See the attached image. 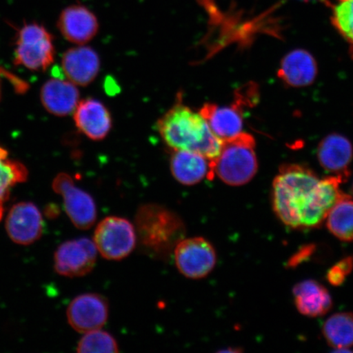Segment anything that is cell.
<instances>
[{
  "instance_id": "30bf717a",
  "label": "cell",
  "mask_w": 353,
  "mask_h": 353,
  "mask_svg": "<svg viewBox=\"0 0 353 353\" xmlns=\"http://www.w3.org/2000/svg\"><path fill=\"white\" fill-rule=\"evenodd\" d=\"M108 316V300L98 294L79 295L70 302L66 311L70 325L77 332L83 334L103 328Z\"/></svg>"
},
{
  "instance_id": "603a6c76",
  "label": "cell",
  "mask_w": 353,
  "mask_h": 353,
  "mask_svg": "<svg viewBox=\"0 0 353 353\" xmlns=\"http://www.w3.org/2000/svg\"><path fill=\"white\" fill-rule=\"evenodd\" d=\"M322 332L330 347L347 350L353 346V313L339 312L330 316Z\"/></svg>"
},
{
  "instance_id": "5b68a950",
  "label": "cell",
  "mask_w": 353,
  "mask_h": 353,
  "mask_svg": "<svg viewBox=\"0 0 353 353\" xmlns=\"http://www.w3.org/2000/svg\"><path fill=\"white\" fill-rule=\"evenodd\" d=\"M55 50L52 34L37 23L26 24L17 34L14 63L29 70H46L54 63Z\"/></svg>"
},
{
  "instance_id": "8fae6325",
  "label": "cell",
  "mask_w": 353,
  "mask_h": 353,
  "mask_svg": "<svg viewBox=\"0 0 353 353\" xmlns=\"http://www.w3.org/2000/svg\"><path fill=\"white\" fill-rule=\"evenodd\" d=\"M6 231L10 239L17 244H33L41 238L43 232L41 211L32 203H17L8 212Z\"/></svg>"
},
{
  "instance_id": "ac0fdd59",
  "label": "cell",
  "mask_w": 353,
  "mask_h": 353,
  "mask_svg": "<svg viewBox=\"0 0 353 353\" xmlns=\"http://www.w3.org/2000/svg\"><path fill=\"white\" fill-rule=\"evenodd\" d=\"M317 74L314 57L306 50H295L282 59L278 77L285 85L294 88L311 85Z\"/></svg>"
},
{
  "instance_id": "d6986e66",
  "label": "cell",
  "mask_w": 353,
  "mask_h": 353,
  "mask_svg": "<svg viewBox=\"0 0 353 353\" xmlns=\"http://www.w3.org/2000/svg\"><path fill=\"white\" fill-rule=\"evenodd\" d=\"M174 178L181 184L192 186L205 178H213L210 161L202 154L186 150H174L170 160Z\"/></svg>"
},
{
  "instance_id": "6da1fadb",
  "label": "cell",
  "mask_w": 353,
  "mask_h": 353,
  "mask_svg": "<svg viewBox=\"0 0 353 353\" xmlns=\"http://www.w3.org/2000/svg\"><path fill=\"white\" fill-rule=\"evenodd\" d=\"M343 182L336 176L321 179L306 166L282 165L272 183L273 209L287 227L319 228L335 203L345 195L341 189Z\"/></svg>"
},
{
  "instance_id": "277c9868",
  "label": "cell",
  "mask_w": 353,
  "mask_h": 353,
  "mask_svg": "<svg viewBox=\"0 0 353 353\" xmlns=\"http://www.w3.org/2000/svg\"><path fill=\"white\" fill-rule=\"evenodd\" d=\"M222 142L220 153L211 164L212 176L217 175L224 183L234 187L250 182L258 171L254 137L242 131Z\"/></svg>"
},
{
  "instance_id": "7402d4cb",
  "label": "cell",
  "mask_w": 353,
  "mask_h": 353,
  "mask_svg": "<svg viewBox=\"0 0 353 353\" xmlns=\"http://www.w3.org/2000/svg\"><path fill=\"white\" fill-rule=\"evenodd\" d=\"M329 231L342 241H353V199L344 195L335 203L325 219Z\"/></svg>"
},
{
  "instance_id": "83f0119b",
  "label": "cell",
  "mask_w": 353,
  "mask_h": 353,
  "mask_svg": "<svg viewBox=\"0 0 353 353\" xmlns=\"http://www.w3.org/2000/svg\"><path fill=\"white\" fill-rule=\"evenodd\" d=\"M352 192H353V185H352Z\"/></svg>"
},
{
  "instance_id": "7a4b0ae2",
  "label": "cell",
  "mask_w": 353,
  "mask_h": 353,
  "mask_svg": "<svg viewBox=\"0 0 353 353\" xmlns=\"http://www.w3.org/2000/svg\"><path fill=\"white\" fill-rule=\"evenodd\" d=\"M164 142L173 150H186L202 154L212 163L218 157L223 142L200 112H193L181 101L157 122Z\"/></svg>"
},
{
  "instance_id": "ffe728a7",
  "label": "cell",
  "mask_w": 353,
  "mask_h": 353,
  "mask_svg": "<svg viewBox=\"0 0 353 353\" xmlns=\"http://www.w3.org/2000/svg\"><path fill=\"white\" fill-rule=\"evenodd\" d=\"M293 294L295 306L304 316H324L333 305L328 290L316 281L299 282L294 287Z\"/></svg>"
},
{
  "instance_id": "5bb4252c",
  "label": "cell",
  "mask_w": 353,
  "mask_h": 353,
  "mask_svg": "<svg viewBox=\"0 0 353 353\" xmlns=\"http://www.w3.org/2000/svg\"><path fill=\"white\" fill-rule=\"evenodd\" d=\"M74 121L82 134L96 141L105 139L112 125L108 108L94 99L79 101L74 112Z\"/></svg>"
},
{
  "instance_id": "d4e9b609",
  "label": "cell",
  "mask_w": 353,
  "mask_h": 353,
  "mask_svg": "<svg viewBox=\"0 0 353 353\" xmlns=\"http://www.w3.org/2000/svg\"><path fill=\"white\" fill-rule=\"evenodd\" d=\"M77 352L81 353H112L119 352V345L112 334L96 330L85 333L78 343Z\"/></svg>"
},
{
  "instance_id": "7c38bea8",
  "label": "cell",
  "mask_w": 353,
  "mask_h": 353,
  "mask_svg": "<svg viewBox=\"0 0 353 353\" xmlns=\"http://www.w3.org/2000/svg\"><path fill=\"white\" fill-rule=\"evenodd\" d=\"M57 28L68 41L83 46L96 37L99 24L96 16L88 8L74 4L61 12Z\"/></svg>"
},
{
  "instance_id": "3957f363",
  "label": "cell",
  "mask_w": 353,
  "mask_h": 353,
  "mask_svg": "<svg viewBox=\"0 0 353 353\" xmlns=\"http://www.w3.org/2000/svg\"><path fill=\"white\" fill-rule=\"evenodd\" d=\"M137 241L145 254L165 260L184 239L186 227L173 210L157 204L139 207L135 216Z\"/></svg>"
},
{
  "instance_id": "ba28073f",
  "label": "cell",
  "mask_w": 353,
  "mask_h": 353,
  "mask_svg": "<svg viewBox=\"0 0 353 353\" xmlns=\"http://www.w3.org/2000/svg\"><path fill=\"white\" fill-rule=\"evenodd\" d=\"M52 189L63 199L66 214L78 229L88 230L97 220L94 199L76 186L72 176L61 173L52 181Z\"/></svg>"
},
{
  "instance_id": "cb8c5ba5",
  "label": "cell",
  "mask_w": 353,
  "mask_h": 353,
  "mask_svg": "<svg viewBox=\"0 0 353 353\" xmlns=\"http://www.w3.org/2000/svg\"><path fill=\"white\" fill-rule=\"evenodd\" d=\"M331 22L350 46L353 59V0H337L332 4Z\"/></svg>"
},
{
  "instance_id": "44dd1931",
  "label": "cell",
  "mask_w": 353,
  "mask_h": 353,
  "mask_svg": "<svg viewBox=\"0 0 353 353\" xmlns=\"http://www.w3.org/2000/svg\"><path fill=\"white\" fill-rule=\"evenodd\" d=\"M28 170L19 161L13 160L10 153L0 145V221L4 214V204L10 199L11 190L17 184L25 183Z\"/></svg>"
},
{
  "instance_id": "4fadbf2b",
  "label": "cell",
  "mask_w": 353,
  "mask_h": 353,
  "mask_svg": "<svg viewBox=\"0 0 353 353\" xmlns=\"http://www.w3.org/2000/svg\"><path fill=\"white\" fill-rule=\"evenodd\" d=\"M320 165L331 176H336L346 182L350 176L353 159L352 143L345 137L332 134L321 140L317 148Z\"/></svg>"
},
{
  "instance_id": "484cf974",
  "label": "cell",
  "mask_w": 353,
  "mask_h": 353,
  "mask_svg": "<svg viewBox=\"0 0 353 353\" xmlns=\"http://www.w3.org/2000/svg\"><path fill=\"white\" fill-rule=\"evenodd\" d=\"M353 269V256L343 259L330 269L327 273V280L331 285L339 286L343 283Z\"/></svg>"
},
{
  "instance_id": "8992f818",
  "label": "cell",
  "mask_w": 353,
  "mask_h": 353,
  "mask_svg": "<svg viewBox=\"0 0 353 353\" xmlns=\"http://www.w3.org/2000/svg\"><path fill=\"white\" fill-rule=\"evenodd\" d=\"M94 242L104 259L113 261L125 259L138 242L134 225L126 219L110 216L96 228Z\"/></svg>"
},
{
  "instance_id": "e0dca14e",
  "label": "cell",
  "mask_w": 353,
  "mask_h": 353,
  "mask_svg": "<svg viewBox=\"0 0 353 353\" xmlns=\"http://www.w3.org/2000/svg\"><path fill=\"white\" fill-rule=\"evenodd\" d=\"M241 101H235L230 107L207 103L203 105L200 114L214 134L221 141L230 139L240 134L243 130Z\"/></svg>"
},
{
  "instance_id": "9c48e42d",
  "label": "cell",
  "mask_w": 353,
  "mask_h": 353,
  "mask_svg": "<svg viewBox=\"0 0 353 353\" xmlns=\"http://www.w3.org/2000/svg\"><path fill=\"white\" fill-rule=\"evenodd\" d=\"M98 250L94 241L79 238L63 243L54 254V268L68 277L86 276L94 269Z\"/></svg>"
},
{
  "instance_id": "52a82bcc",
  "label": "cell",
  "mask_w": 353,
  "mask_h": 353,
  "mask_svg": "<svg viewBox=\"0 0 353 353\" xmlns=\"http://www.w3.org/2000/svg\"><path fill=\"white\" fill-rule=\"evenodd\" d=\"M173 254L181 274L193 280L208 276L217 263L214 247L204 237L183 239L176 245Z\"/></svg>"
},
{
  "instance_id": "9a60e30c",
  "label": "cell",
  "mask_w": 353,
  "mask_h": 353,
  "mask_svg": "<svg viewBox=\"0 0 353 353\" xmlns=\"http://www.w3.org/2000/svg\"><path fill=\"white\" fill-rule=\"evenodd\" d=\"M61 65L68 81L76 85L87 86L98 76L100 59L92 48L81 46L66 51Z\"/></svg>"
},
{
  "instance_id": "2e32d148",
  "label": "cell",
  "mask_w": 353,
  "mask_h": 353,
  "mask_svg": "<svg viewBox=\"0 0 353 353\" xmlns=\"http://www.w3.org/2000/svg\"><path fill=\"white\" fill-rule=\"evenodd\" d=\"M41 99L47 112L63 117L74 112L79 103V92L72 82L52 78L43 85Z\"/></svg>"
},
{
  "instance_id": "4316f807",
  "label": "cell",
  "mask_w": 353,
  "mask_h": 353,
  "mask_svg": "<svg viewBox=\"0 0 353 353\" xmlns=\"http://www.w3.org/2000/svg\"><path fill=\"white\" fill-rule=\"evenodd\" d=\"M303 1H310V0H303Z\"/></svg>"
}]
</instances>
